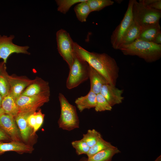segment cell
<instances>
[{
    "instance_id": "obj_29",
    "label": "cell",
    "mask_w": 161,
    "mask_h": 161,
    "mask_svg": "<svg viewBox=\"0 0 161 161\" xmlns=\"http://www.w3.org/2000/svg\"><path fill=\"white\" fill-rule=\"evenodd\" d=\"M71 144L75 149L76 154L78 155L82 154L86 155L90 148L86 143L82 139L73 141L71 143Z\"/></svg>"
},
{
    "instance_id": "obj_18",
    "label": "cell",
    "mask_w": 161,
    "mask_h": 161,
    "mask_svg": "<svg viewBox=\"0 0 161 161\" xmlns=\"http://www.w3.org/2000/svg\"><path fill=\"white\" fill-rule=\"evenodd\" d=\"M120 152L117 147L113 146L103 150L88 158L87 161H111L115 154Z\"/></svg>"
},
{
    "instance_id": "obj_2",
    "label": "cell",
    "mask_w": 161,
    "mask_h": 161,
    "mask_svg": "<svg viewBox=\"0 0 161 161\" xmlns=\"http://www.w3.org/2000/svg\"><path fill=\"white\" fill-rule=\"evenodd\" d=\"M119 49L125 55L137 56L147 62L155 61L161 56V45L139 39L121 46Z\"/></svg>"
},
{
    "instance_id": "obj_28",
    "label": "cell",
    "mask_w": 161,
    "mask_h": 161,
    "mask_svg": "<svg viewBox=\"0 0 161 161\" xmlns=\"http://www.w3.org/2000/svg\"><path fill=\"white\" fill-rule=\"evenodd\" d=\"M95 109L97 112L111 111L112 109V107L100 93L96 94V102Z\"/></svg>"
},
{
    "instance_id": "obj_24",
    "label": "cell",
    "mask_w": 161,
    "mask_h": 161,
    "mask_svg": "<svg viewBox=\"0 0 161 161\" xmlns=\"http://www.w3.org/2000/svg\"><path fill=\"white\" fill-rule=\"evenodd\" d=\"M113 146L110 143L104 140L101 136L96 143L90 148L86 155L88 158L89 157L99 152Z\"/></svg>"
},
{
    "instance_id": "obj_8",
    "label": "cell",
    "mask_w": 161,
    "mask_h": 161,
    "mask_svg": "<svg viewBox=\"0 0 161 161\" xmlns=\"http://www.w3.org/2000/svg\"><path fill=\"white\" fill-rule=\"evenodd\" d=\"M50 95L28 96L21 95L16 99L19 112L33 113L49 100Z\"/></svg>"
},
{
    "instance_id": "obj_23",
    "label": "cell",
    "mask_w": 161,
    "mask_h": 161,
    "mask_svg": "<svg viewBox=\"0 0 161 161\" xmlns=\"http://www.w3.org/2000/svg\"><path fill=\"white\" fill-rule=\"evenodd\" d=\"M5 64L0 72V94L3 98L10 93V85Z\"/></svg>"
},
{
    "instance_id": "obj_22",
    "label": "cell",
    "mask_w": 161,
    "mask_h": 161,
    "mask_svg": "<svg viewBox=\"0 0 161 161\" xmlns=\"http://www.w3.org/2000/svg\"><path fill=\"white\" fill-rule=\"evenodd\" d=\"M87 1L78 3L74 8L78 19L81 22L86 21L88 15L92 12Z\"/></svg>"
},
{
    "instance_id": "obj_26",
    "label": "cell",
    "mask_w": 161,
    "mask_h": 161,
    "mask_svg": "<svg viewBox=\"0 0 161 161\" xmlns=\"http://www.w3.org/2000/svg\"><path fill=\"white\" fill-rule=\"evenodd\" d=\"M101 136V134L96 130L89 129L86 134H83L82 139L90 148L96 143Z\"/></svg>"
},
{
    "instance_id": "obj_16",
    "label": "cell",
    "mask_w": 161,
    "mask_h": 161,
    "mask_svg": "<svg viewBox=\"0 0 161 161\" xmlns=\"http://www.w3.org/2000/svg\"><path fill=\"white\" fill-rule=\"evenodd\" d=\"M89 78L90 83V90L96 94L100 93L104 85L109 84L103 76L90 65Z\"/></svg>"
},
{
    "instance_id": "obj_14",
    "label": "cell",
    "mask_w": 161,
    "mask_h": 161,
    "mask_svg": "<svg viewBox=\"0 0 161 161\" xmlns=\"http://www.w3.org/2000/svg\"><path fill=\"white\" fill-rule=\"evenodd\" d=\"M34 149L30 145L22 142L11 141L4 143L0 141V155L8 151H14L20 154L31 153Z\"/></svg>"
},
{
    "instance_id": "obj_12",
    "label": "cell",
    "mask_w": 161,
    "mask_h": 161,
    "mask_svg": "<svg viewBox=\"0 0 161 161\" xmlns=\"http://www.w3.org/2000/svg\"><path fill=\"white\" fill-rule=\"evenodd\" d=\"M49 83L41 78L37 77L34 81L23 92L21 95L31 96L40 95H50Z\"/></svg>"
},
{
    "instance_id": "obj_36",
    "label": "cell",
    "mask_w": 161,
    "mask_h": 161,
    "mask_svg": "<svg viewBox=\"0 0 161 161\" xmlns=\"http://www.w3.org/2000/svg\"><path fill=\"white\" fill-rule=\"evenodd\" d=\"M4 113L2 108L0 107V117Z\"/></svg>"
},
{
    "instance_id": "obj_34",
    "label": "cell",
    "mask_w": 161,
    "mask_h": 161,
    "mask_svg": "<svg viewBox=\"0 0 161 161\" xmlns=\"http://www.w3.org/2000/svg\"><path fill=\"white\" fill-rule=\"evenodd\" d=\"M152 42L157 44L161 45V31L156 35Z\"/></svg>"
},
{
    "instance_id": "obj_17",
    "label": "cell",
    "mask_w": 161,
    "mask_h": 161,
    "mask_svg": "<svg viewBox=\"0 0 161 161\" xmlns=\"http://www.w3.org/2000/svg\"><path fill=\"white\" fill-rule=\"evenodd\" d=\"M96 102V94L91 90L86 95L78 97L75 102L80 112L85 109L95 108Z\"/></svg>"
},
{
    "instance_id": "obj_39",
    "label": "cell",
    "mask_w": 161,
    "mask_h": 161,
    "mask_svg": "<svg viewBox=\"0 0 161 161\" xmlns=\"http://www.w3.org/2000/svg\"><path fill=\"white\" fill-rule=\"evenodd\" d=\"M87 158L85 157L82 158L79 161H87Z\"/></svg>"
},
{
    "instance_id": "obj_11",
    "label": "cell",
    "mask_w": 161,
    "mask_h": 161,
    "mask_svg": "<svg viewBox=\"0 0 161 161\" xmlns=\"http://www.w3.org/2000/svg\"><path fill=\"white\" fill-rule=\"evenodd\" d=\"M10 89L9 94L16 99L19 97L24 90L34 81L25 76H18L7 75Z\"/></svg>"
},
{
    "instance_id": "obj_6",
    "label": "cell",
    "mask_w": 161,
    "mask_h": 161,
    "mask_svg": "<svg viewBox=\"0 0 161 161\" xmlns=\"http://www.w3.org/2000/svg\"><path fill=\"white\" fill-rule=\"evenodd\" d=\"M56 40L58 52L66 62L69 69L74 60V42L69 33L63 29L56 32Z\"/></svg>"
},
{
    "instance_id": "obj_30",
    "label": "cell",
    "mask_w": 161,
    "mask_h": 161,
    "mask_svg": "<svg viewBox=\"0 0 161 161\" xmlns=\"http://www.w3.org/2000/svg\"><path fill=\"white\" fill-rule=\"evenodd\" d=\"M36 123L35 126L32 130L31 136H34L36 131L40 129L44 121L45 115L41 110L39 109L35 112Z\"/></svg>"
},
{
    "instance_id": "obj_10",
    "label": "cell",
    "mask_w": 161,
    "mask_h": 161,
    "mask_svg": "<svg viewBox=\"0 0 161 161\" xmlns=\"http://www.w3.org/2000/svg\"><path fill=\"white\" fill-rule=\"evenodd\" d=\"M0 127L11 141L22 142L20 132L14 117L4 113L0 117Z\"/></svg>"
},
{
    "instance_id": "obj_20",
    "label": "cell",
    "mask_w": 161,
    "mask_h": 161,
    "mask_svg": "<svg viewBox=\"0 0 161 161\" xmlns=\"http://www.w3.org/2000/svg\"><path fill=\"white\" fill-rule=\"evenodd\" d=\"M141 30V27L133 20L123 38L120 48L123 46L129 44L137 39Z\"/></svg>"
},
{
    "instance_id": "obj_7",
    "label": "cell",
    "mask_w": 161,
    "mask_h": 161,
    "mask_svg": "<svg viewBox=\"0 0 161 161\" xmlns=\"http://www.w3.org/2000/svg\"><path fill=\"white\" fill-rule=\"evenodd\" d=\"M133 2V0L129 1L127 10L122 20L111 35V43L114 49H119L124 36L133 21L132 12Z\"/></svg>"
},
{
    "instance_id": "obj_1",
    "label": "cell",
    "mask_w": 161,
    "mask_h": 161,
    "mask_svg": "<svg viewBox=\"0 0 161 161\" xmlns=\"http://www.w3.org/2000/svg\"><path fill=\"white\" fill-rule=\"evenodd\" d=\"M74 51L78 57L103 76L110 84L115 86L119 68L114 58L106 53L89 52L75 42Z\"/></svg>"
},
{
    "instance_id": "obj_3",
    "label": "cell",
    "mask_w": 161,
    "mask_h": 161,
    "mask_svg": "<svg viewBox=\"0 0 161 161\" xmlns=\"http://www.w3.org/2000/svg\"><path fill=\"white\" fill-rule=\"evenodd\" d=\"M58 98L61 114L58 121L59 128L70 131L79 127V120L76 108L70 104L65 96L60 93Z\"/></svg>"
},
{
    "instance_id": "obj_37",
    "label": "cell",
    "mask_w": 161,
    "mask_h": 161,
    "mask_svg": "<svg viewBox=\"0 0 161 161\" xmlns=\"http://www.w3.org/2000/svg\"><path fill=\"white\" fill-rule=\"evenodd\" d=\"M155 161H161V155H160L157 157L155 160Z\"/></svg>"
},
{
    "instance_id": "obj_21",
    "label": "cell",
    "mask_w": 161,
    "mask_h": 161,
    "mask_svg": "<svg viewBox=\"0 0 161 161\" xmlns=\"http://www.w3.org/2000/svg\"><path fill=\"white\" fill-rule=\"evenodd\" d=\"M161 31L159 23L152 25L142 29L137 39L152 42L156 35Z\"/></svg>"
},
{
    "instance_id": "obj_25",
    "label": "cell",
    "mask_w": 161,
    "mask_h": 161,
    "mask_svg": "<svg viewBox=\"0 0 161 161\" xmlns=\"http://www.w3.org/2000/svg\"><path fill=\"white\" fill-rule=\"evenodd\" d=\"M86 1L92 12L99 11L114 3L111 0H87Z\"/></svg>"
},
{
    "instance_id": "obj_9",
    "label": "cell",
    "mask_w": 161,
    "mask_h": 161,
    "mask_svg": "<svg viewBox=\"0 0 161 161\" xmlns=\"http://www.w3.org/2000/svg\"><path fill=\"white\" fill-rule=\"evenodd\" d=\"M14 38L13 35L8 36L0 35V59H2L5 64L8 58L13 53L30 54L28 51L29 46H20L15 44L13 42Z\"/></svg>"
},
{
    "instance_id": "obj_5",
    "label": "cell",
    "mask_w": 161,
    "mask_h": 161,
    "mask_svg": "<svg viewBox=\"0 0 161 161\" xmlns=\"http://www.w3.org/2000/svg\"><path fill=\"white\" fill-rule=\"evenodd\" d=\"M69 69L66 83L68 89L78 86L89 78V64L78 57L75 53L73 62Z\"/></svg>"
},
{
    "instance_id": "obj_27",
    "label": "cell",
    "mask_w": 161,
    "mask_h": 161,
    "mask_svg": "<svg viewBox=\"0 0 161 161\" xmlns=\"http://www.w3.org/2000/svg\"><path fill=\"white\" fill-rule=\"evenodd\" d=\"M86 0H56L55 1L58 6L57 10L60 12L66 14L73 5Z\"/></svg>"
},
{
    "instance_id": "obj_4",
    "label": "cell",
    "mask_w": 161,
    "mask_h": 161,
    "mask_svg": "<svg viewBox=\"0 0 161 161\" xmlns=\"http://www.w3.org/2000/svg\"><path fill=\"white\" fill-rule=\"evenodd\" d=\"M134 21L141 28L159 23L161 11L143 5L133 0L132 9Z\"/></svg>"
},
{
    "instance_id": "obj_31",
    "label": "cell",
    "mask_w": 161,
    "mask_h": 161,
    "mask_svg": "<svg viewBox=\"0 0 161 161\" xmlns=\"http://www.w3.org/2000/svg\"><path fill=\"white\" fill-rule=\"evenodd\" d=\"M138 2L147 7L161 11V0H139Z\"/></svg>"
},
{
    "instance_id": "obj_15",
    "label": "cell",
    "mask_w": 161,
    "mask_h": 161,
    "mask_svg": "<svg viewBox=\"0 0 161 161\" xmlns=\"http://www.w3.org/2000/svg\"><path fill=\"white\" fill-rule=\"evenodd\" d=\"M29 113L19 112L14 117L19 130L22 140L27 142L28 141L31 133V128L27 122V118L31 114Z\"/></svg>"
},
{
    "instance_id": "obj_33",
    "label": "cell",
    "mask_w": 161,
    "mask_h": 161,
    "mask_svg": "<svg viewBox=\"0 0 161 161\" xmlns=\"http://www.w3.org/2000/svg\"><path fill=\"white\" fill-rule=\"evenodd\" d=\"M11 140L10 137L0 127V141Z\"/></svg>"
},
{
    "instance_id": "obj_19",
    "label": "cell",
    "mask_w": 161,
    "mask_h": 161,
    "mask_svg": "<svg viewBox=\"0 0 161 161\" xmlns=\"http://www.w3.org/2000/svg\"><path fill=\"white\" fill-rule=\"evenodd\" d=\"M1 107L4 113L16 117L19 112V110L16 102V99L9 94L3 98Z\"/></svg>"
},
{
    "instance_id": "obj_35",
    "label": "cell",
    "mask_w": 161,
    "mask_h": 161,
    "mask_svg": "<svg viewBox=\"0 0 161 161\" xmlns=\"http://www.w3.org/2000/svg\"><path fill=\"white\" fill-rule=\"evenodd\" d=\"M5 64L3 61L0 62V72Z\"/></svg>"
},
{
    "instance_id": "obj_32",
    "label": "cell",
    "mask_w": 161,
    "mask_h": 161,
    "mask_svg": "<svg viewBox=\"0 0 161 161\" xmlns=\"http://www.w3.org/2000/svg\"><path fill=\"white\" fill-rule=\"evenodd\" d=\"M35 112L30 114L27 118L28 124L32 130L35 126L36 123Z\"/></svg>"
},
{
    "instance_id": "obj_38",
    "label": "cell",
    "mask_w": 161,
    "mask_h": 161,
    "mask_svg": "<svg viewBox=\"0 0 161 161\" xmlns=\"http://www.w3.org/2000/svg\"><path fill=\"white\" fill-rule=\"evenodd\" d=\"M3 98L0 94V107H1L2 101Z\"/></svg>"
},
{
    "instance_id": "obj_13",
    "label": "cell",
    "mask_w": 161,
    "mask_h": 161,
    "mask_svg": "<svg viewBox=\"0 0 161 161\" xmlns=\"http://www.w3.org/2000/svg\"><path fill=\"white\" fill-rule=\"evenodd\" d=\"M123 90L120 89L109 84L104 85L102 87L100 93L106 99L112 107L122 103L124 97L122 95Z\"/></svg>"
}]
</instances>
